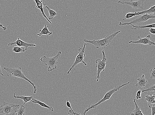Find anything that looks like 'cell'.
Returning <instances> with one entry per match:
<instances>
[{
  "label": "cell",
  "mask_w": 155,
  "mask_h": 115,
  "mask_svg": "<svg viewBox=\"0 0 155 115\" xmlns=\"http://www.w3.org/2000/svg\"><path fill=\"white\" fill-rule=\"evenodd\" d=\"M130 83V82L123 84V85H120V86H117L114 88L111 87V89L107 92L106 94L105 95L104 97L102 99L99 101L98 102L95 104H92L89 106L85 110L84 112V115H85L88 111L97 107L99 105H100L102 103H103L105 101L109 100L112 96L117 91L120 90L121 88L126 86Z\"/></svg>",
  "instance_id": "6da1fadb"
},
{
  "label": "cell",
  "mask_w": 155,
  "mask_h": 115,
  "mask_svg": "<svg viewBox=\"0 0 155 115\" xmlns=\"http://www.w3.org/2000/svg\"><path fill=\"white\" fill-rule=\"evenodd\" d=\"M120 32H121L120 31H118L112 34L110 36L107 35L104 38L101 39V40H90L85 39L84 41L85 43L88 42V43L94 45L97 48H105L109 45L115 36Z\"/></svg>",
  "instance_id": "7a4b0ae2"
},
{
  "label": "cell",
  "mask_w": 155,
  "mask_h": 115,
  "mask_svg": "<svg viewBox=\"0 0 155 115\" xmlns=\"http://www.w3.org/2000/svg\"><path fill=\"white\" fill-rule=\"evenodd\" d=\"M4 70L7 72V76L8 77H17L22 79L30 83L34 87V93L36 94L37 91V87L35 84L25 76L22 71L20 67L15 68H9L6 67L4 68Z\"/></svg>",
  "instance_id": "3957f363"
},
{
  "label": "cell",
  "mask_w": 155,
  "mask_h": 115,
  "mask_svg": "<svg viewBox=\"0 0 155 115\" xmlns=\"http://www.w3.org/2000/svg\"><path fill=\"white\" fill-rule=\"evenodd\" d=\"M62 53V52L60 51H58L56 55L54 57L48 58L44 56L41 58L40 61L42 62V64L44 63L48 67V72H51L57 69L58 64H59V62L58 61V60L60 58Z\"/></svg>",
  "instance_id": "277c9868"
},
{
  "label": "cell",
  "mask_w": 155,
  "mask_h": 115,
  "mask_svg": "<svg viewBox=\"0 0 155 115\" xmlns=\"http://www.w3.org/2000/svg\"><path fill=\"white\" fill-rule=\"evenodd\" d=\"M19 105L4 102L0 107V114L5 115H14L19 108Z\"/></svg>",
  "instance_id": "5b68a950"
},
{
  "label": "cell",
  "mask_w": 155,
  "mask_h": 115,
  "mask_svg": "<svg viewBox=\"0 0 155 115\" xmlns=\"http://www.w3.org/2000/svg\"><path fill=\"white\" fill-rule=\"evenodd\" d=\"M87 44L85 42L83 48H79L78 54L76 58L75 61L72 65L71 67L70 68V70L67 72V73L68 74H70V72L72 69L76 66L79 64L82 63L84 64L85 66H87V64L84 61V58L86 55L84 54L85 47Z\"/></svg>",
  "instance_id": "8992f818"
},
{
  "label": "cell",
  "mask_w": 155,
  "mask_h": 115,
  "mask_svg": "<svg viewBox=\"0 0 155 115\" xmlns=\"http://www.w3.org/2000/svg\"><path fill=\"white\" fill-rule=\"evenodd\" d=\"M155 18V16L154 15L144 14L140 15L139 17L129 23H123L120 22L119 23V25L120 26H125L131 25H134V24H137L139 23L146 22L148 20L153 19Z\"/></svg>",
  "instance_id": "52a82bcc"
},
{
  "label": "cell",
  "mask_w": 155,
  "mask_h": 115,
  "mask_svg": "<svg viewBox=\"0 0 155 115\" xmlns=\"http://www.w3.org/2000/svg\"><path fill=\"white\" fill-rule=\"evenodd\" d=\"M103 57L102 60L100 59H98L96 60L95 62L96 64V67L97 68V76L96 82H98L99 80L100 77V75L101 72L102 71H104L105 67L106 65L107 58L105 57V51L102 50V51Z\"/></svg>",
  "instance_id": "ba28073f"
},
{
  "label": "cell",
  "mask_w": 155,
  "mask_h": 115,
  "mask_svg": "<svg viewBox=\"0 0 155 115\" xmlns=\"http://www.w3.org/2000/svg\"><path fill=\"white\" fill-rule=\"evenodd\" d=\"M144 0H140L138 1H130L129 2H124L120 1H118V4L123 5H130L131 7L134 9H143L144 5Z\"/></svg>",
  "instance_id": "9c48e42d"
},
{
  "label": "cell",
  "mask_w": 155,
  "mask_h": 115,
  "mask_svg": "<svg viewBox=\"0 0 155 115\" xmlns=\"http://www.w3.org/2000/svg\"><path fill=\"white\" fill-rule=\"evenodd\" d=\"M137 38L139 40L136 41H130L128 42L129 44H141L145 45H154V42L150 40L151 36L150 35H147L146 37L144 38H141L139 36H137Z\"/></svg>",
  "instance_id": "30bf717a"
},
{
  "label": "cell",
  "mask_w": 155,
  "mask_h": 115,
  "mask_svg": "<svg viewBox=\"0 0 155 115\" xmlns=\"http://www.w3.org/2000/svg\"><path fill=\"white\" fill-rule=\"evenodd\" d=\"M16 45L19 47H24L26 51L28 50V48L30 47H36V45L34 44H30L27 43L22 41L19 38H18L17 40L14 42H9L8 44V46H12L13 45Z\"/></svg>",
  "instance_id": "8fae6325"
},
{
  "label": "cell",
  "mask_w": 155,
  "mask_h": 115,
  "mask_svg": "<svg viewBox=\"0 0 155 115\" xmlns=\"http://www.w3.org/2000/svg\"><path fill=\"white\" fill-rule=\"evenodd\" d=\"M34 1L35 2L36 4V7L40 10L43 17L46 18L50 24H52V23L50 20H49L48 18L47 17V16H46L45 14L44 11V6L46 5L42 1H39V0H34Z\"/></svg>",
  "instance_id": "7c38bea8"
},
{
  "label": "cell",
  "mask_w": 155,
  "mask_h": 115,
  "mask_svg": "<svg viewBox=\"0 0 155 115\" xmlns=\"http://www.w3.org/2000/svg\"><path fill=\"white\" fill-rule=\"evenodd\" d=\"M138 82L136 84V87L141 89L142 88L146 86L147 81L145 77V75H143L141 76L137 79Z\"/></svg>",
  "instance_id": "4fadbf2b"
},
{
  "label": "cell",
  "mask_w": 155,
  "mask_h": 115,
  "mask_svg": "<svg viewBox=\"0 0 155 115\" xmlns=\"http://www.w3.org/2000/svg\"><path fill=\"white\" fill-rule=\"evenodd\" d=\"M145 101L147 102L148 107L151 108L155 106V95H150V96H145Z\"/></svg>",
  "instance_id": "5bb4252c"
},
{
  "label": "cell",
  "mask_w": 155,
  "mask_h": 115,
  "mask_svg": "<svg viewBox=\"0 0 155 115\" xmlns=\"http://www.w3.org/2000/svg\"><path fill=\"white\" fill-rule=\"evenodd\" d=\"M48 27L49 26L47 24H45L44 28L42 30H39V32H40V33L37 34V35L39 37H41L42 35L52 36L53 33L49 31Z\"/></svg>",
  "instance_id": "9a60e30c"
},
{
  "label": "cell",
  "mask_w": 155,
  "mask_h": 115,
  "mask_svg": "<svg viewBox=\"0 0 155 115\" xmlns=\"http://www.w3.org/2000/svg\"><path fill=\"white\" fill-rule=\"evenodd\" d=\"M136 101V100L134 99L133 102L135 105V109L130 113V115H144L141 110L140 108L138 106Z\"/></svg>",
  "instance_id": "2e32d148"
},
{
  "label": "cell",
  "mask_w": 155,
  "mask_h": 115,
  "mask_svg": "<svg viewBox=\"0 0 155 115\" xmlns=\"http://www.w3.org/2000/svg\"><path fill=\"white\" fill-rule=\"evenodd\" d=\"M31 101L32 103L38 104L42 107L47 108V109H48L49 111L51 112H53L54 111L53 108V107H49L45 103L39 101V100H36L34 98H32Z\"/></svg>",
  "instance_id": "e0dca14e"
},
{
  "label": "cell",
  "mask_w": 155,
  "mask_h": 115,
  "mask_svg": "<svg viewBox=\"0 0 155 115\" xmlns=\"http://www.w3.org/2000/svg\"><path fill=\"white\" fill-rule=\"evenodd\" d=\"M14 97L15 98H19L23 101L24 103L23 106L26 103L29 102V101H31L33 97V96L25 97L23 96H16L15 94L14 93Z\"/></svg>",
  "instance_id": "ac0fdd59"
},
{
  "label": "cell",
  "mask_w": 155,
  "mask_h": 115,
  "mask_svg": "<svg viewBox=\"0 0 155 115\" xmlns=\"http://www.w3.org/2000/svg\"><path fill=\"white\" fill-rule=\"evenodd\" d=\"M155 14V5L150 7L149 9L142 11L140 12H138V15H140L144 14Z\"/></svg>",
  "instance_id": "d6986e66"
},
{
  "label": "cell",
  "mask_w": 155,
  "mask_h": 115,
  "mask_svg": "<svg viewBox=\"0 0 155 115\" xmlns=\"http://www.w3.org/2000/svg\"><path fill=\"white\" fill-rule=\"evenodd\" d=\"M131 25L133 26V27L131 28V29L133 30H136L137 29H143L148 28H155V24H151L149 25H147L146 26H135L133 25Z\"/></svg>",
  "instance_id": "ffe728a7"
},
{
  "label": "cell",
  "mask_w": 155,
  "mask_h": 115,
  "mask_svg": "<svg viewBox=\"0 0 155 115\" xmlns=\"http://www.w3.org/2000/svg\"><path fill=\"white\" fill-rule=\"evenodd\" d=\"M45 8L47 9L49 12V16L48 19L49 20H50L53 19L55 16L58 15V13L56 12L54 10L52 9L49 8L47 5H45Z\"/></svg>",
  "instance_id": "44dd1931"
},
{
  "label": "cell",
  "mask_w": 155,
  "mask_h": 115,
  "mask_svg": "<svg viewBox=\"0 0 155 115\" xmlns=\"http://www.w3.org/2000/svg\"><path fill=\"white\" fill-rule=\"evenodd\" d=\"M26 49L23 47H13L12 51L16 53H22L26 51Z\"/></svg>",
  "instance_id": "7402d4cb"
},
{
  "label": "cell",
  "mask_w": 155,
  "mask_h": 115,
  "mask_svg": "<svg viewBox=\"0 0 155 115\" xmlns=\"http://www.w3.org/2000/svg\"><path fill=\"white\" fill-rule=\"evenodd\" d=\"M138 12L135 13H128L126 15H125V18L124 19H123V20H124L125 19L129 20L132 18L136 16H138Z\"/></svg>",
  "instance_id": "603a6c76"
},
{
  "label": "cell",
  "mask_w": 155,
  "mask_h": 115,
  "mask_svg": "<svg viewBox=\"0 0 155 115\" xmlns=\"http://www.w3.org/2000/svg\"><path fill=\"white\" fill-rule=\"evenodd\" d=\"M155 91V85H151L149 87H148V88L146 89H143L142 90H141V93H146L148 92H154Z\"/></svg>",
  "instance_id": "cb8c5ba5"
},
{
  "label": "cell",
  "mask_w": 155,
  "mask_h": 115,
  "mask_svg": "<svg viewBox=\"0 0 155 115\" xmlns=\"http://www.w3.org/2000/svg\"><path fill=\"white\" fill-rule=\"evenodd\" d=\"M25 110L26 107L23 105H22V106H21L20 108H19L16 114H17V115H23L25 113Z\"/></svg>",
  "instance_id": "d4e9b609"
},
{
  "label": "cell",
  "mask_w": 155,
  "mask_h": 115,
  "mask_svg": "<svg viewBox=\"0 0 155 115\" xmlns=\"http://www.w3.org/2000/svg\"><path fill=\"white\" fill-rule=\"evenodd\" d=\"M150 73L151 76L150 77V79H155V68H153V69H151L150 71Z\"/></svg>",
  "instance_id": "484cf974"
},
{
  "label": "cell",
  "mask_w": 155,
  "mask_h": 115,
  "mask_svg": "<svg viewBox=\"0 0 155 115\" xmlns=\"http://www.w3.org/2000/svg\"><path fill=\"white\" fill-rule=\"evenodd\" d=\"M141 90H138L136 93V98L137 100L140 99L141 98Z\"/></svg>",
  "instance_id": "4316f807"
},
{
  "label": "cell",
  "mask_w": 155,
  "mask_h": 115,
  "mask_svg": "<svg viewBox=\"0 0 155 115\" xmlns=\"http://www.w3.org/2000/svg\"><path fill=\"white\" fill-rule=\"evenodd\" d=\"M149 31L152 34L155 35V29H153V28H150V29L149 30Z\"/></svg>",
  "instance_id": "83f0119b"
},
{
  "label": "cell",
  "mask_w": 155,
  "mask_h": 115,
  "mask_svg": "<svg viewBox=\"0 0 155 115\" xmlns=\"http://www.w3.org/2000/svg\"><path fill=\"white\" fill-rule=\"evenodd\" d=\"M151 115H155V106L151 108Z\"/></svg>",
  "instance_id": "f1b7e54d"
},
{
  "label": "cell",
  "mask_w": 155,
  "mask_h": 115,
  "mask_svg": "<svg viewBox=\"0 0 155 115\" xmlns=\"http://www.w3.org/2000/svg\"><path fill=\"white\" fill-rule=\"evenodd\" d=\"M0 27L2 28L4 31H5L6 30V29H7V28L5 27V26H3L1 23H0Z\"/></svg>",
  "instance_id": "f546056e"
},
{
  "label": "cell",
  "mask_w": 155,
  "mask_h": 115,
  "mask_svg": "<svg viewBox=\"0 0 155 115\" xmlns=\"http://www.w3.org/2000/svg\"><path fill=\"white\" fill-rule=\"evenodd\" d=\"M1 75L2 76H4V75L2 73V67L1 65H0V76Z\"/></svg>",
  "instance_id": "4dcf8cb0"
},
{
  "label": "cell",
  "mask_w": 155,
  "mask_h": 115,
  "mask_svg": "<svg viewBox=\"0 0 155 115\" xmlns=\"http://www.w3.org/2000/svg\"><path fill=\"white\" fill-rule=\"evenodd\" d=\"M75 114L76 115H81L80 113H75ZM93 115H97L96 114H94Z\"/></svg>",
  "instance_id": "1f68e13d"
},
{
  "label": "cell",
  "mask_w": 155,
  "mask_h": 115,
  "mask_svg": "<svg viewBox=\"0 0 155 115\" xmlns=\"http://www.w3.org/2000/svg\"><path fill=\"white\" fill-rule=\"evenodd\" d=\"M23 115H25V113Z\"/></svg>",
  "instance_id": "d6a6232c"
},
{
  "label": "cell",
  "mask_w": 155,
  "mask_h": 115,
  "mask_svg": "<svg viewBox=\"0 0 155 115\" xmlns=\"http://www.w3.org/2000/svg\"><path fill=\"white\" fill-rule=\"evenodd\" d=\"M16 115H17V114H16Z\"/></svg>",
  "instance_id": "836d02e7"
}]
</instances>
